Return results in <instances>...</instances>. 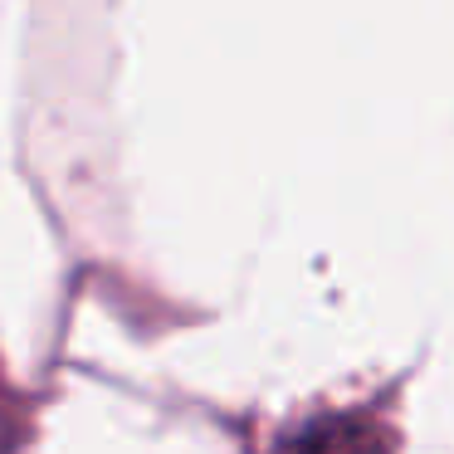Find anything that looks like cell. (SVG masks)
Listing matches in <instances>:
<instances>
[{"label":"cell","mask_w":454,"mask_h":454,"mask_svg":"<svg viewBox=\"0 0 454 454\" xmlns=\"http://www.w3.org/2000/svg\"><path fill=\"white\" fill-rule=\"evenodd\" d=\"M274 454H386V434L372 425V415H323L288 434Z\"/></svg>","instance_id":"obj_1"}]
</instances>
